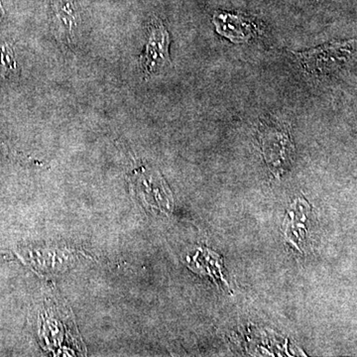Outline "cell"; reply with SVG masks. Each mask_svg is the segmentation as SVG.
I'll return each mask as SVG.
<instances>
[{
    "label": "cell",
    "mask_w": 357,
    "mask_h": 357,
    "mask_svg": "<svg viewBox=\"0 0 357 357\" xmlns=\"http://www.w3.org/2000/svg\"><path fill=\"white\" fill-rule=\"evenodd\" d=\"M259 136L268 165L275 172H281L288 165L293 151L288 129L280 122L267 119L260 126Z\"/></svg>",
    "instance_id": "cell-2"
},
{
    "label": "cell",
    "mask_w": 357,
    "mask_h": 357,
    "mask_svg": "<svg viewBox=\"0 0 357 357\" xmlns=\"http://www.w3.org/2000/svg\"><path fill=\"white\" fill-rule=\"evenodd\" d=\"M349 41H333L316 48L295 52L303 69L314 76H328L344 68L356 53V43Z\"/></svg>",
    "instance_id": "cell-1"
},
{
    "label": "cell",
    "mask_w": 357,
    "mask_h": 357,
    "mask_svg": "<svg viewBox=\"0 0 357 357\" xmlns=\"http://www.w3.org/2000/svg\"><path fill=\"white\" fill-rule=\"evenodd\" d=\"M16 69L13 48L9 45L0 46V76L7 77Z\"/></svg>",
    "instance_id": "cell-5"
},
{
    "label": "cell",
    "mask_w": 357,
    "mask_h": 357,
    "mask_svg": "<svg viewBox=\"0 0 357 357\" xmlns=\"http://www.w3.org/2000/svg\"><path fill=\"white\" fill-rule=\"evenodd\" d=\"M169 46L170 34L167 31L163 22L158 18H155L150 23L149 37L144 52L140 56L141 69L145 76H151L171 65Z\"/></svg>",
    "instance_id": "cell-3"
},
{
    "label": "cell",
    "mask_w": 357,
    "mask_h": 357,
    "mask_svg": "<svg viewBox=\"0 0 357 357\" xmlns=\"http://www.w3.org/2000/svg\"><path fill=\"white\" fill-rule=\"evenodd\" d=\"M213 22L218 34L232 43H246L261 33V27L258 23L237 14L217 13L213 16Z\"/></svg>",
    "instance_id": "cell-4"
}]
</instances>
